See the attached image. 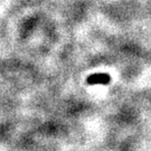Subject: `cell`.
I'll list each match as a JSON object with an SVG mask.
<instances>
[{
  "label": "cell",
  "mask_w": 151,
  "mask_h": 151,
  "mask_svg": "<svg viewBox=\"0 0 151 151\" xmlns=\"http://www.w3.org/2000/svg\"><path fill=\"white\" fill-rule=\"evenodd\" d=\"M87 84L90 85H94V84H109L111 82V76L106 74V73H95V74H92L87 77Z\"/></svg>",
  "instance_id": "cell-1"
}]
</instances>
